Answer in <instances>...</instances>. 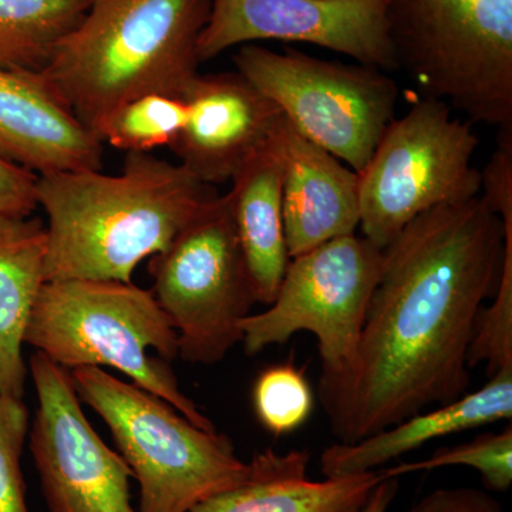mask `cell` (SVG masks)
Wrapping results in <instances>:
<instances>
[{
    "instance_id": "1",
    "label": "cell",
    "mask_w": 512,
    "mask_h": 512,
    "mask_svg": "<svg viewBox=\"0 0 512 512\" xmlns=\"http://www.w3.org/2000/svg\"><path fill=\"white\" fill-rule=\"evenodd\" d=\"M503 220L481 195L410 222L384 252L355 370L326 414L339 443L389 429L470 386L468 352L500 281Z\"/></svg>"
},
{
    "instance_id": "2",
    "label": "cell",
    "mask_w": 512,
    "mask_h": 512,
    "mask_svg": "<svg viewBox=\"0 0 512 512\" xmlns=\"http://www.w3.org/2000/svg\"><path fill=\"white\" fill-rule=\"evenodd\" d=\"M36 194L47 215L46 282L126 284L138 264L170 247L215 195L183 165L151 153H126L117 175H37Z\"/></svg>"
},
{
    "instance_id": "3",
    "label": "cell",
    "mask_w": 512,
    "mask_h": 512,
    "mask_svg": "<svg viewBox=\"0 0 512 512\" xmlns=\"http://www.w3.org/2000/svg\"><path fill=\"white\" fill-rule=\"evenodd\" d=\"M212 0H92L40 73L50 92L96 134L121 104L185 99L197 79L198 42Z\"/></svg>"
},
{
    "instance_id": "4",
    "label": "cell",
    "mask_w": 512,
    "mask_h": 512,
    "mask_svg": "<svg viewBox=\"0 0 512 512\" xmlns=\"http://www.w3.org/2000/svg\"><path fill=\"white\" fill-rule=\"evenodd\" d=\"M25 343L67 370L113 367L195 426L217 430L181 392L168 366L178 357L177 332L153 292L133 282H46L26 326Z\"/></svg>"
},
{
    "instance_id": "5",
    "label": "cell",
    "mask_w": 512,
    "mask_h": 512,
    "mask_svg": "<svg viewBox=\"0 0 512 512\" xmlns=\"http://www.w3.org/2000/svg\"><path fill=\"white\" fill-rule=\"evenodd\" d=\"M397 67L471 124L512 127V0H387Z\"/></svg>"
},
{
    "instance_id": "6",
    "label": "cell",
    "mask_w": 512,
    "mask_h": 512,
    "mask_svg": "<svg viewBox=\"0 0 512 512\" xmlns=\"http://www.w3.org/2000/svg\"><path fill=\"white\" fill-rule=\"evenodd\" d=\"M80 402L109 426L140 484V511L190 512L245 480L249 463L225 434L202 430L156 394L101 367L70 370Z\"/></svg>"
},
{
    "instance_id": "7",
    "label": "cell",
    "mask_w": 512,
    "mask_h": 512,
    "mask_svg": "<svg viewBox=\"0 0 512 512\" xmlns=\"http://www.w3.org/2000/svg\"><path fill=\"white\" fill-rule=\"evenodd\" d=\"M383 265V249L356 234L293 256L274 302L242 320L245 353L259 355L298 332L315 335L322 359L319 397L325 407L355 370L367 308Z\"/></svg>"
},
{
    "instance_id": "8",
    "label": "cell",
    "mask_w": 512,
    "mask_h": 512,
    "mask_svg": "<svg viewBox=\"0 0 512 512\" xmlns=\"http://www.w3.org/2000/svg\"><path fill=\"white\" fill-rule=\"evenodd\" d=\"M477 147L470 121L457 119L433 97L394 117L357 173L362 237L386 249L424 212L478 197Z\"/></svg>"
},
{
    "instance_id": "9",
    "label": "cell",
    "mask_w": 512,
    "mask_h": 512,
    "mask_svg": "<svg viewBox=\"0 0 512 512\" xmlns=\"http://www.w3.org/2000/svg\"><path fill=\"white\" fill-rule=\"evenodd\" d=\"M153 295L191 365L222 362L242 343L254 286L227 194H215L161 254L151 256Z\"/></svg>"
},
{
    "instance_id": "10",
    "label": "cell",
    "mask_w": 512,
    "mask_h": 512,
    "mask_svg": "<svg viewBox=\"0 0 512 512\" xmlns=\"http://www.w3.org/2000/svg\"><path fill=\"white\" fill-rule=\"evenodd\" d=\"M232 62L301 136L356 173L396 113L399 86L376 67L330 62L293 47L274 52L258 43L239 46Z\"/></svg>"
},
{
    "instance_id": "11",
    "label": "cell",
    "mask_w": 512,
    "mask_h": 512,
    "mask_svg": "<svg viewBox=\"0 0 512 512\" xmlns=\"http://www.w3.org/2000/svg\"><path fill=\"white\" fill-rule=\"evenodd\" d=\"M29 370L37 396L30 451L50 512H138L133 471L84 416L70 370L40 352Z\"/></svg>"
},
{
    "instance_id": "12",
    "label": "cell",
    "mask_w": 512,
    "mask_h": 512,
    "mask_svg": "<svg viewBox=\"0 0 512 512\" xmlns=\"http://www.w3.org/2000/svg\"><path fill=\"white\" fill-rule=\"evenodd\" d=\"M264 40L305 43L383 72L399 70L387 0H212L198 42L200 63Z\"/></svg>"
},
{
    "instance_id": "13",
    "label": "cell",
    "mask_w": 512,
    "mask_h": 512,
    "mask_svg": "<svg viewBox=\"0 0 512 512\" xmlns=\"http://www.w3.org/2000/svg\"><path fill=\"white\" fill-rule=\"evenodd\" d=\"M187 124L170 150L201 183L231 181L271 140L284 114L241 73L198 74L187 96Z\"/></svg>"
},
{
    "instance_id": "14",
    "label": "cell",
    "mask_w": 512,
    "mask_h": 512,
    "mask_svg": "<svg viewBox=\"0 0 512 512\" xmlns=\"http://www.w3.org/2000/svg\"><path fill=\"white\" fill-rule=\"evenodd\" d=\"M104 144L40 73L0 69V160L36 175L103 170Z\"/></svg>"
},
{
    "instance_id": "15",
    "label": "cell",
    "mask_w": 512,
    "mask_h": 512,
    "mask_svg": "<svg viewBox=\"0 0 512 512\" xmlns=\"http://www.w3.org/2000/svg\"><path fill=\"white\" fill-rule=\"evenodd\" d=\"M282 157V205L289 256L356 234L359 177L328 151L306 140L282 116L275 130Z\"/></svg>"
},
{
    "instance_id": "16",
    "label": "cell",
    "mask_w": 512,
    "mask_h": 512,
    "mask_svg": "<svg viewBox=\"0 0 512 512\" xmlns=\"http://www.w3.org/2000/svg\"><path fill=\"white\" fill-rule=\"evenodd\" d=\"M311 454L266 448L249 461L244 481L195 505L190 512H359L383 480L382 470L353 476L308 478Z\"/></svg>"
},
{
    "instance_id": "17",
    "label": "cell",
    "mask_w": 512,
    "mask_h": 512,
    "mask_svg": "<svg viewBox=\"0 0 512 512\" xmlns=\"http://www.w3.org/2000/svg\"><path fill=\"white\" fill-rule=\"evenodd\" d=\"M512 419V366L501 367L473 393L420 412L389 429L356 441L333 444L320 456L325 478L369 473L440 437Z\"/></svg>"
},
{
    "instance_id": "18",
    "label": "cell",
    "mask_w": 512,
    "mask_h": 512,
    "mask_svg": "<svg viewBox=\"0 0 512 512\" xmlns=\"http://www.w3.org/2000/svg\"><path fill=\"white\" fill-rule=\"evenodd\" d=\"M231 181L229 207L247 259L256 303L268 306L274 302L291 261L282 205V157L275 131Z\"/></svg>"
},
{
    "instance_id": "19",
    "label": "cell",
    "mask_w": 512,
    "mask_h": 512,
    "mask_svg": "<svg viewBox=\"0 0 512 512\" xmlns=\"http://www.w3.org/2000/svg\"><path fill=\"white\" fill-rule=\"evenodd\" d=\"M47 234L42 218L0 214V394L23 400V359L33 306L46 284Z\"/></svg>"
},
{
    "instance_id": "20",
    "label": "cell",
    "mask_w": 512,
    "mask_h": 512,
    "mask_svg": "<svg viewBox=\"0 0 512 512\" xmlns=\"http://www.w3.org/2000/svg\"><path fill=\"white\" fill-rule=\"evenodd\" d=\"M92 0H0V69L42 73Z\"/></svg>"
},
{
    "instance_id": "21",
    "label": "cell",
    "mask_w": 512,
    "mask_h": 512,
    "mask_svg": "<svg viewBox=\"0 0 512 512\" xmlns=\"http://www.w3.org/2000/svg\"><path fill=\"white\" fill-rule=\"evenodd\" d=\"M187 101L163 94H146L121 104L100 124L96 136L124 153H151L173 146L187 124Z\"/></svg>"
},
{
    "instance_id": "22",
    "label": "cell",
    "mask_w": 512,
    "mask_h": 512,
    "mask_svg": "<svg viewBox=\"0 0 512 512\" xmlns=\"http://www.w3.org/2000/svg\"><path fill=\"white\" fill-rule=\"evenodd\" d=\"M451 466H467L480 473L485 488L505 493L512 485L511 424L500 433H488L458 446L440 448L426 460L402 463L383 470L384 477L404 476L414 471H430Z\"/></svg>"
},
{
    "instance_id": "23",
    "label": "cell",
    "mask_w": 512,
    "mask_h": 512,
    "mask_svg": "<svg viewBox=\"0 0 512 512\" xmlns=\"http://www.w3.org/2000/svg\"><path fill=\"white\" fill-rule=\"evenodd\" d=\"M252 397L259 423L274 436L298 430L315 406L311 384L291 362L265 369L256 379Z\"/></svg>"
},
{
    "instance_id": "24",
    "label": "cell",
    "mask_w": 512,
    "mask_h": 512,
    "mask_svg": "<svg viewBox=\"0 0 512 512\" xmlns=\"http://www.w3.org/2000/svg\"><path fill=\"white\" fill-rule=\"evenodd\" d=\"M505 231V248L500 281L490 308L478 316L476 332L468 352V366L487 365L488 376L512 366V208L500 212Z\"/></svg>"
},
{
    "instance_id": "25",
    "label": "cell",
    "mask_w": 512,
    "mask_h": 512,
    "mask_svg": "<svg viewBox=\"0 0 512 512\" xmlns=\"http://www.w3.org/2000/svg\"><path fill=\"white\" fill-rule=\"evenodd\" d=\"M28 434L26 404L0 394V512H30L20 467Z\"/></svg>"
},
{
    "instance_id": "26",
    "label": "cell",
    "mask_w": 512,
    "mask_h": 512,
    "mask_svg": "<svg viewBox=\"0 0 512 512\" xmlns=\"http://www.w3.org/2000/svg\"><path fill=\"white\" fill-rule=\"evenodd\" d=\"M37 175L0 160V214L29 217L37 210Z\"/></svg>"
},
{
    "instance_id": "27",
    "label": "cell",
    "mask_w": 512,
    "mask_h": 512,
    "mask_svg": "<svg viewBox=\"0 0 512 512\" xmlns=\"http://www.w3.org/2000/svg\"><path fill=\"white\" fill-rule=\"evenodd\" d=\"M407 512H503V508L487 491L439 488L424 495Z\"/></svg>"
},
{
    "instance_id": "28",
    "label": "cell",
    "mask_w": 512,
    "mask_h": 512,
    "mask_svg": "<svg viewBox=\"0 0 512 512\" xmlns=\"http://www.w3.org/2000/svg\"><path fill=\"white\" fill-rule=\"evenodd\" d=\"M399 487V478L383 476V480L373 488L372 494L369 495L366 504L359 512L389 511L390 505L393 504L394 498L399 493Z\"/></svg>"
}]
</instances>
